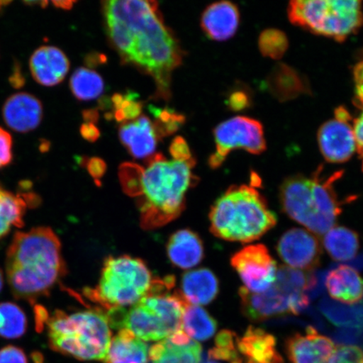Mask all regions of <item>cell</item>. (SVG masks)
<instances>
[{
	"label": "cell",
	"instance_id": "cell-1",
	"mask_svg": "<svg viewBox=\"0 0 363 363\" xmlns=\"http://www.w3.org/2000/svg\"><path fill=\"white\" fill-rule=\"evenodd\" d=\"M104 15L122 58L147 71L167 90L171 72L181 63V52L157 13V2L113 0L104 3Z\"/></svg>",
	"mask_w": 363,
	"mask_h": 363
},
{
	"label": "cell",
	"instance_id": "cell-2",
	"mask_svg": "<svg viewBox=\"0 0 363 363\" xmlns=\"http://www.w3.org/2000/svg\"><path fill=\"white\" fill-rule=\"evenodd\" d=\"M6 274L11 291L30 305L48 296L67 274L60 240L48 227L18 231L8 248Z\"/></svg>",
	"mask_w": 363,
	"mask_h": 363
},
{
	"label": "cell",
	"instance_id": "cell-3",
	"mask_svg": "<svg viewBox=\"0 0 363 363\" xmlns=\"http://www.w3.org/2000/svg\"><path fill=\"white\" fill-rule=\"evenodd\" d=\"M194 160L167 161L158 154L143 167L138 185L130 196L138 198L142 225L157 228L178 217L184 208V197L192 183Z\"/></svg>",
	"mask_w": 363,
	"mask_h": 363
},
{
	"label": "cell",
	"instance_id": "cell-4",
	"mask_svg": "<svg viewBox=\"0 0 363 363\" xmlns=\"http://www.w3.org/2000/svg\"><path fill=\"white\" fill-rule=\"evenodd\" d=\"M342 175L343 172L338 171L325 176L320 167L310 177H288L279 189L284 212L312 233L325 235L342 213L343 201H340L334 186Z\"/></svg>",
	"mask_w": 363,
	"mask_h": 363
},
{
	"label": "cell",
	"instance_id": "cell-5",
	"mask_svg": "<svg viewBox=\"0 0 363 363\" xmlns=\"http://www.w3.org/2000/svg\"><path fill=\"white\" fill-rule=\"evenodd\" d=\"M174 278L154 280L151 290L130 310L112 308L106 315L111 328L126 329L146 342L162 340L181 330L187 306L179 292L170 294Z\"/></svg>",
	"mask_w": 363,
	"mask_h": 363
},
{
	"label": "cell",
	"instance_id": "cell-6",
	"mask_svg": "<svg viewBox=\"0 0 363 363\" xmlns=\"http://www.w3.org/2000/svg\"><path fill=\"white\" fill-rule=\"evenodd\" d=\"M211 230L228 242L250 243L274 228L278 218L263 195L252 186H231L210 213Z\"/></svg>",
	"mask_w": 363,
	"mask_h": 363
},
{
	"label": "cell",
	"instance_id": "cell-7",
	"mask_svg": "<svg viewBox=\"0 0 363 363\" xmlns=\"http://www.w3.org/2000/svg\"><path fill=\"white\" fill-rule=\"evenodd\" d=\"M50 347L53 351L79 360H104L111 342L106 315L99 311L74 314L57 311L47 322Z\"/></svg>",
	"mask_w": 363,
	"mask_h": 363
},
{
	"label": "cell",
	"instance_id": "cell-8",
	"mask_svg": "<svg viewBox=\"0 0 363 363\" xmlns=\"http://www.w3.org/2000/svg\"><path fill=\"white\" fill-rule=\"evenodd\" d=\"M290 22L315 35L344 42L363 24L362 2L356 0H294Z\"/></svg>",
	"mask_w": 363,
	"mask_h": 363
},
{
	"label": "cell",
	"instance_id": "cell-9",
	"mask_svg": "<svg viewBox=\"0 0 363 363\" xmlns=\"http://www.w3.org/2000/svg\"><path fill=\"white\" fill-rule=\"evenodd\" d=\"M154 280L147 265L138 258L108 257L97 287L89 290L87 297L107 310L133 306L146 296Z\"/></svg>",
	"mask_w": 363,
	"mask_h": 363
},
{
	"label": "cell",
	"instance_id": "cell-10",
	"mask_svg": "<svg viewBox=\"0 0 363 363\" xmlns=\"http://www.w3.org/2000/svg\"><path fill=\"white\" fill-rule=\"evenodd\" d=\"M303 276L288 267L277 272L275 283L267 291L255 294L240 288L239 296L242 312L252 321H262L270 318L298 315L310 303Z\"/></svg>",
	"mask_w": 363,
	"mask_h": 363
},
{
	"label": "cell",
	"instance_id": "cell-11",
	"mask_svg": "<svg viewBox=\"0 0 363 363\" xmlns=\"http://www.w3.org/2000/svg\"><path fill=\"white\" fill-rule=\"evenodd\" d=\"M214 135L216 151L208 160L212 169L220 167L233 150L243 149L258 155L267 148L263 126L259 121L252 118H231L218 125Z\"/></svg>",
	"mask_w": 363,
	"mask_h": 363
},
{
	"label": "cell",
	"instance_id": "cell-12",
	"mask_svg": "<svg viewBox=\"0 0 363 363\" xmlns=\"http://www.w3.org/2000/svg\"><path fill=\"white\" fill-rule=\"evenodd\" d=\"M230 264L249 291L263 293L275 283L277 263L264 245H250L240 250L231 257Z\"/></svg>",
	"mask_w": 363,
	"mask_h": 363
},
{
	"label": "cell",
	"instance_id": "cell-13",
	"mask_svg": "<svg viewBox=\"0 0 363 363\" xmlns=\"http://www.w3.org/2000/svg\"><path fill=\"white\" fill-rule=\"evenodd\" d=\"M318 144L326 161L343 163L356 152L353 120L346 108L339 107L335 118L326 121L318 131Z\"/></svg>",
	"mask_w": 363,
	"mask_h": 363
},
{
	"label": "cell",
	"instance_id": "cell-14",
	"mask_svg": "<svg viewBox=\"0 0 363 363\" xmlns=\"http://www.w3.org/2000/svg\"><path fill=\"white\" fill-rule=\"evenodd\" d=\"M276 248L281 260L290 269L310 272L320 264L319 240L305 229L293 228L286 231Z\"/></svg>",
	"mask_w": 363,
	"mask_h": 363
},
{
	"label": "cell",
	"instance_id": "cell-15",
	"mask_svg": "<svg viewBox=\"0 0 363 363\" xmlns=\"http://www.w3.org/2000/svg\"><path fill=\"white\" fill-rule=\"evenodd\" d=\"M333 340L308 326L305 333H294L286 340V353L291 363H329L335 351Z\"/></svg>",
	"mask_w": 363,
	"mask_h": 363
},
{
	"label": "cell",
	"instance_id": "cell-16",
	"mask_svg": "<svg viewBox=\"0 0 363 363\" xmlns=\"http://www.w3.org/2000/svg\"><path fill=\"white\" fill-rule=\"evenodd\" d=\"M2 115L11 129L26 133L38 128L42 122L43 106L34 95L18 93L11 95L4 104Z\"/></svg>",
	"mask_w": 363,
	"mask_h": 363
},
{
	"label": "cell",
	"instance_id": "cell-17",
	"mask_svg": "<svg viewBox=\"0 0 363 363\" xmlns=\"http://www.w3.org/2000/svg\"><path fill=\"white\" fill-rule=\"evenodd\" d=\"M69 60L62 50L45 45L36 49L30 58V70L33 79L45 87L60 84L69 71Z\"/></svg>",
	"mask_w": 363,
	"mask_h": 363
},
{
	"label": "cell",
	"instance_id": "cell-18",
	"mask_svg": "<svg viewBox=\"0 0 363 363\" xmlns=\"http://www.w3.org/2000/svg\"><path fill=\"white\" fill-rule=\"evenodd\" d=\"M202 347L183 330L177 331L149 350L152 363H201Z\"/></svg>",
	"mask_w": 363,
	"mask_h": 363
},
{
	"label": "cell",
	"instance_id": "cell-19",
	"mask_svg": "<svg viewBox=\"0 0 363 363\" xmlns=\"http://www.w3.org/2000/svg\"><path fill=\"white\" fill-rule=\"evenodd\" d=\"M238 349L247 363L284 362L274 335L255 326L250 325L242 337L238 338Z\"/></svg>",
	"mask_w": 363,
	"mask_h": 363
},
{
	"label": "cell",
	"instance_id": "cell-20",
	"mask_svg": "<svg viewBox=\"0 0 363 363\" xmlns=\"http://www.w3.org/2000/svg\"><path fill=\"white\" fill-rule=\"evenodd\" d=\"M240 22L238 8L233 3L220 1L211 4L204 11L201 25L211 40H228L237 33Z\"/></svg>",
	"mask_w": 363,
	"mask_h": 363
},
{
	"label": "cell",
	"instance_id": "cell-21",
	"mask_svg": "<svg viewBox=\"0 0 363 363\" xmlns=\"http://www.w3.org/2000/svg\"><path fill=\"white\" fill-rule=\"evenodd\" d=\"M119 135L122 144L135 158L148 157L155 151L157 135L147 116H140L135 121L122 125Z\"/></svg>",
	"mask_w": 363,
	"mask_h": 363
},
{
	"label": "cell",
	"instance_id": "cell-22",
	"mask_svg": "<svg viewBox=\"0 0 363 363\" xmlns=\"http://www.w3.org/2000/svg\"><path fill=\"white\" fill-rule=\"evenodd\" d=\"M325 287L330 296L335 301L354 305L363 298V279L356 269L347 265H340L329 272Z\"/></svg>",
	"mask_w": 363,
	"mask_h": 363
},
{
	"label": "cell",
	"instance_id": "cell-23",
	"mask_svg": "<svg viewBox=\"0 0 363 363\" xmlns=\"http://www.w3.org/2000/svg\"><path fill=\"white\" fill-rule=\"evenodd\" d=\"M182 297L189 305H208L219 292V282L214 274L206 269L186 272L182 279Z\"/></svg>",
	"mask_w": 363,
	"mask_h": 363
},
{
	"label": "cell",
	"instance_id": "cell-24",
	"mask_svg": "<svg viewBox=\"0 0 363 363\" xmlns=\"http://www.w3.org/2000/svg\"><path fill=\"white\" fill-rule=\"evenodd\" d=\"M167 254L177 267L184 269H192L203 259V243L193 231L181 230L170 238Z\"/></svg>",
	"mask_w": 363,
	"mask_h": 363
},
{
	"label": "cell",
	"instance_id": "cell-25",
	"mask_svg": "<svg viewBox=\"0 0 363 363\" xmlns=\"http://www.w3.org/2000/svg\"><path fill=\"white\" fill-rule=\"evenodd\" d=\"M149 347L126 329L120 330L111 339L104 363H148Z\"/></svg>",
	"mask_w": 363,
	"mask_h": 363
},
{
	"label": "cell",
	"instance_id": "cell-26",
	"mask_svg": "<svg viewBox=\"0 0 363 363\" xmlns=\"http://www.w3.org/2000/svg\"><path fill=\"white\" fill-rule=\"evenodd\" d=\"M323 246L333 260L347 262L355 257L359 250V237L347 227L334 226L325 234Z\"/></svg>",
	"mask_w": 363,
	"mask_h": 363
},
{
	"label": "cell",
	"instance_id": "cell-27",
	"mask_svg": "<svg viewBox=\"0 0 363 363\" xmlns=\"http://www.w3.org/2000/svg\"><path fill=\"white\" fill-rule=\"evenodd\" d=\"M217 323L201 306L187 303L182 319L181 330L194 340H206L215 335Z\"/></svg>",
	"mask_w": 363,
	"mask_h": 363
},
{
	"label": "cell",
	"instance_id": "cell-28",
	"mask_svg": "<svg viewBox=\"0 0 363 363\" xmlns=\"http://www.w3.org/2000/svg\"><path fill=\"white\" fill-rule=\"evenodd\" d=\"M27 204L21 194L15 195L0 185V239L10 233L11 225L24 226Z\"/></svg>",
	"mask_w": 363,
	"mask_h": 363
},
{
	"label": "cell",
	"instance_id": "cell-29",
	"mask_svg": "<svg viewBox=\"0 0 363 363\" xmlns=\"http://www.w3.org/2000/svg\"><path fill=\"white\" fill-rule=\"evenodd\" d=\"M70 88L77 99L88 101L101 96L104 84L101 75L96 72L80 67L71 77Z\"/></svg>",
	"mask_w": 363,
	"mask_h": 363
},
{
	"label": "cell",
	"instance_id": "cell-30",
	"mask_svg": "<svg viewBox=\"0 0 363 363\" xmlns=\"http://www.w3.org/2000/svg\"><path fill=\"white\" fill-rule=\"evenodd\" d=\"M26 316L21 307L11 302L0 303V337L19 338L26 333Z\"/></svg>",
	"mask_w": 363,
	"mask_h": 363
},
{
	"label": "cell",
	"instance_id": "cell-31",
	"mask_svg": "<svg viewBox=\"0 0 363 363\" xmlns=\"http://www.w3.org/2000/svg\"><path fill=\"white\" fill-rule=\"evenodd\" d=\"M238 338L233 331H220L216 339V347L208 352L210 359L242 363V358L240 357L238 349Z\"/></svg>",
	"mask_w": 363,
	"mask_h": 363
},
{
	"label": "cell",
	"instance_id": "cell-32",
	"mask_svg": "<svg viewBox=\"0 0 363 363\" xmlns=\"http://www.w3.org/2000/svg\"><path fill=\"white\" fill-rule=\"evenodd\" d=\"M288 47V39L282 31L266 30L260 35L259 48L263 56L279 59L284 56Z\"/></svg>",
	"mask_w": 363,
	"mask_h": 363
},
{
	"label": "cell",
	"instance_id": "cell-33",
	"mask_svg": "<svg viewBox=\"0 0 363 363\" xmlns=\"http://www.w3.org/2000/svg\"><path fill=\"white\" fill-rule=\"evenodd\" d=\"M111 101L116 108L115 118L118 121H133L142 113V104L135 101L131 95L115 94Z\"/></svg>",
	"mask_w": 363,
	"mask_h": 363
},
{
	"label": "cell",
	"instance_id": "cell-34",
	"mask_svg": "<svg viewBox=\"0 0 363 363\" xmlns=\"http://www.w3.org/2000/svg\"><path fill=\"white\" fill-rule=\"evenodd\" d=\"M153 113L157 118V123L153 125L157 135L158 133L167 135L174 133L185 121L183 116L170 110H158L154 108Z\"/></svg>",
	"mask_w": 363,
	"mask_h": 363
},
{
	"label": "cell",
	"instance_id": "cell-35",
	"mask_svg": "<svg viewBox=\"0 0 363 363\" xmlns=\"http://www.w3.org/2000/svg\"><path fill=\"white\" fill-rule=\"evenodd\" d=\"M329 363H363V351L353 345H339Z\"/></svg>",
	"mask_w": 363,
	"mask_h": 363
},
{
	"label": "cell",
	"instance_id": "cell-36",
	"mask_svg": "<svg viewBox=\"0 0 363 363\" xmlns=\"http://www.w3.org/2000/svg\"><path fill=\"white\" fill-rule=\"evenodd\" d=\"M13 139L6 130L0 127V169L8 166L13 159Z\"/></svg>",
	"mask_w": 363,
	"mask_h": 363
},
{
	"label": "cell",
	"instance_id": "cell-37",
	"mask_svg": "<svg viewBox=\"0 0 363 363\" xmlns=\"http://www.w3.org/2000/svg\"><path fill=\"white\" fill-rule=\"evenodd\" d=\"M169 152L175 161L189 162L192 160L191 152L187 142L181 136L172 140L170 145Z\"/></svg>",
	"mask_w": 363,
	"mask_h": 363
},
{
	"label": "cell",
	"instance_id": "cell-38",
	"mask_svg": "<svg viewBox=\"0 0 363 363\" xmlns=\"http://www.w3.org/2000/svg\"><path fill=\"white\" fill-rule=\"evenodd\" d=\"M0 363H28V361L22 349L8 346L0 350Z\"/></svg>",
	"mask_w": 363,
	"mask_h": 363
},
{
	"label": "cell",
	"instance_id": "cell-39",
	"mask_svg": "<svg viewBox=\"0 0 363 363\" xmlns=\"http://www.w3.org/2000/svg\"><path fill=\"white\" fill-rule=\"evenodd\" d=\"M353 131L356 140V152L361 159L363 172V111L359 117L353 121Z\"/></svg>",
	"mask_w": 363,
	"mask_h": 363
},
{
	"label": "cell",
	"instance_id": "cell-40",
	"mask_svg": "<svg viewBox=\"0 0 363 363\" xmlns=\"http://www.w3.org/2000/svg\"><path fill=\"white\" fill-rule=\"evenodd\" d=\"M87 169L94 179H101L106 171V164L101 158L93 157L87 162Z\"/></svg>",
	"mask_w": 363,
	"mask_h": 363
},
{
	"label": "cell",
	"instance_id": "cell-41",
	"mask_svg": "<svg viewBox=\"0 0 363 363\" xmlns=\"http://www.w3.org/2000/svg\"><path fill=\"white\" fill-rule=\"evenodd\" d=\"M80 133L83 138L90 143L96 142L101 136V131L97 128L96 125L93 123H84L81 125Z\"/></svg>",
	"mask_w": 363,
	"mask_h": 363
},
{
	"label": "cell",
	"instance_id": "cell-42",
	"mask_svg": "<svg viewBox=\"0 0 363 363\" xmlns=\"http://www.w3.org/2000/svg\"><path fill=\"white\" fill-rule=\"evenodd\" d=\"M35 326L38 331L44 330L45 324L49 319L48 313L45 308L40 305H35Z\"/></svg>",
	"mask_w": 363,
	"mask_h": 363
},
{
	"label": "cell",
	"instance_id": "cell-43",
	"mask_svg": "<svg viewBox=\"0 0 363 363\" xmlns=\"http://www.w3.org/2000/svg\"><path fill=\"white\" fill-rule=\"evenodd\" d=\"M248 99L242 93H235L229 98V106L234 111L244 108L247 104Z\"/></svg>",
	"mask_w": 363,
	"mask_h": 363
},
{
	"label": "cell",
	"instance_id": "cell-44",
	"mask_svg": "<svg viewBox=\"0 0 363 363\" xmlns=\"http://www.w3.org/2000/svg\"><path fill=\"white\" fill-rule=\"evenodd\" d=\"M354 79L356 82V90L363 89V61L357 63L354 69Z\"/></svg>",
	"mask_w": 363,
	"mask_h": 363
},
{
	"label": "cell",
	"instance_id": "cell-45",
	"mask_svg": "<svg viewBox=\"0 0 363 363\" xmlns=\"http://www.w3.org/2000/svg\"><path fill=\"white\" fill-rule=\"evenodd\" d=\"M84 118L86 123H93L96 122L99 118V113L96 111H86L84 112Z\"/></svg>",
	"mask_w": 363,
	"mask_h": 363
},
{
	"label": "cell",
	"instance_id": "cell-46",
	"mask_svg": "<svg viewBox=\"0 0 363 363\" xmlns=\"http://www.w3.org/2000/svg\"><path fill=\"white\" fill-rule=\"evenodd\" d=\"M74 1H53L54 6L66 11L70 10L74 6Z\"/></svg>",
	"mask_w": 363,
	"mask_h": 363
},
{
	"label": "cell",
	"instance_id": "cell-47",
	"mask_svg": "<svg viewBox=\"0 0 363 363\" xmlns=\"http://www.w3.org/2000/svg\"><path fill=\"white\" fill-rule=\"evenodd\" d=\"M356 101L357 106L363 107V89L356 90Z\"/></svg>",
	"mask_w": 363,
	"mask_h": 363
},
{
	"label": "cell",
	"instance_id": "cell-48",
	"mask_svg": "<svg viewBox=\"0 0 363 363\" xmlns=\"http://www.w3.org/2000/svg\"><path fill=\"white\" fill-rule=\"evenodd\" d=\"M4 286V276H3V272L1 269H0V292H1V290L3 289Z\"/></svg>",
	"mask_w": 363,
	"mask_h": 363
},
{
	"label": "cell",
	"instance_id": "cell-49",
	"mask_svg": "<svg viewBox=\"0 0 363 363\" xmlns=\"http://www.w3.org/2000/svg\"><path fill=\"white\" fill-rule=\"evenodd\" d=\"M202 363H218V362H215V361H213V360L210 359V360H208V361L203 362H202Z\"/></svg>",
	"mask_w": 363,
	"mask_h": 363
}]
</instances>
